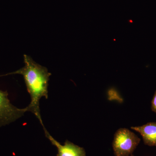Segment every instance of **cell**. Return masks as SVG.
Masks as SVG:
<instances>
[{
	"instance_id": "cell-2",
	"label": "cell",
	"mask_w": 156,
	"mask_h": 156,
	"mask_svg": "<svg viewBox=\"0 0 156 156\" xmlns=\"http://www.w3.org/2000/svg\"><path fill=\"white\" fill-rule=\"evenodd\" d=\"M140 141V138L127 128L118 129L112 143L115 156H132Z\"/></svg>"
},
{
	"instance_id": "cell-4",
	"label": "cell",
	"mask_w": 156,
	"mask_h": 156,
	"mask_svg": "<svg viewBox=\"0 0 156 156\" xmlns=\"http://www.w3.org/2000/svg\"><path fill=\"white\" fill-rule=\"evenodd\" d=\"M43 128L45 136L50 140L52 145L57 148L58 153L56 156H87L84 148L76 145L68 140H66L64 145H62L50 135L44 126Z\"/></svg>"
},
{
	"instance_id": "cell-6",
	"label": "cell",
	"mask_w": 156,
	"mask_h": 156,
	"mask_svg": "<svg viewBox=\"0 0 156 156\" xmlns=\"http://www.w3.org/2000/svg\"><path fill=\"white\" fill-rule=\"evenodd\" d=\"M152 110L156 113V91L154 94L151 101Z\"/></svg>"
},
{
	"instance_id": "cell-1",
	"label": "cell",
	"mask_w": 156,
	"mask_h": 156,
	"mask_svg": "<svg viewBox=\"0 0 156 156\" xmlns=\"http://www.w3.org/2000/svg\"><path fill=\"white\" fill-rule=\"evenodd\" d=\"M23 67L0 76L15 74L23 76L31 98L30 104L26 107L27 112L34 114L43 127L44 126L41 116L40 101L43 97L48 98L49 81L52 74L47 68L37 63L28 55H23Z\"/></svg>"
},
{
	"instance_id": "cell-5",
	"label": "cell",
	"mask_w": 156,
	"mask_h": 156,
	"mask_svg": "<svg viewBox=\"0 0 156 156\" xmlns=\"http://www.w3.org/2000/svg\"><path fill=\"white\" fill-rule=\"evenodd\" d=\"M131 128L140 134L145 145L156 147V122L147 123Z\"/></svg>"
},
{
	"instance_id": "cell-3",
	"label": "cell",
	"mask_w": 156,
	"mask_h": 156,
	"mask_svg": "<svg viewBox=\"0 0 156 156\" xmlns=\"http://www.w3.org/2000/svg\"><path fill=\"white\" fill-rule=\"evenodd\" d=\"M7 91L0 89V128L21 118L27 112V108H18L11 103Z\"/></svg>"
}]
</instances>
